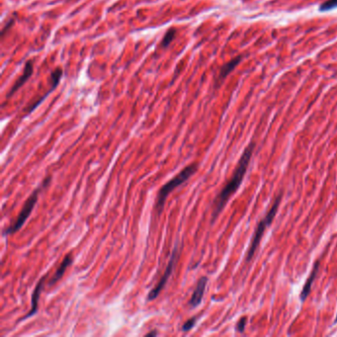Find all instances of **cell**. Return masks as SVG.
Wrapping results in <instances>:
<instances>
[{
  "mask_svg": "<svg viewBox=\"0 0 337 337\" xmlns=\"http://www.w3.org/2000/svg\"><path fill=\"white\" fill-rule=\"evenodd\" d=\"M255 148V143L249 144L243 153L241 154L237 166L233 172V175L232 176L231 180L226 184V186L223 188V190L219 193V195L214 200L213 204V213H212V224L218 219L222 211L226 207L228 201L230 198L238 190L239 186L241 185L243 178L246 174L247 168L249 166L252 154H253V150Z\"/></svg>",
  "mask_w": 337,
  "mask_h": 337,
  "instance_id": "obj_1",
  "label": "cell"
},
{
  "mask_svg": "<svg viewBox=\"0 0 337 337\" xmlns=\"http://www.w3.org/2000/svg\"><path fill=\"white\" fill-rule=\"evenodd\" d=\"M197 168H198V165L196 163H192V164L186 166L176 176H174L171 180L165 183L160 188V190L157 193V198H156V202H155V211L157 212V215H160L163 211L165 201H166L168 195H169L178 186L185 183L192 175H194L195 172L197 171Z\"/></svg>",
  "mask_w": 337,
  "mask_h": 337,
  "instance_id": "obj_2",
  "label": "cell"
},
{
  "mask_svg": "<svg viewBox=\"0 0 337 337\" xmlns=\"http://www.w3.org/2000/svg\"><path fill=\"white\" fill-rule=\"evenodd\" d=\"M281 200H282V193H280L274 200L273 202V205L272 207L270 208V210L268 211V213L267 215L259 222V224L257 225L256 229H255V232L253 233V236H252V239H251V242H250V245L248 247V250H247V254H246V262H249L252 257L254 256L255 254V252L259 246V243L263 237V234H264V232L266 231V229L268 227L271 226V224L273 223L276 215H277V212H278V209H279V206L281 204Z\"/></svg>",
  "mask_w": 337,
  "mask_h": 337,
  "instance_id": "obj_3",
  "label": "cell"
},
{
  "mask_svg": "<svg viewBox=\"0 0 337 337\" xmlns=\"http://www.w3.org/2000/svg\"><path fill=\"white\" fill-rule=\"evenodd\" d=\"M51 183V176L47 177L43 183H42L37 189L34 190V192L30 195V197L27 199V201L25 202L24 204V207L22 208L21 210V212L20 214L18 215V217L16 218L15 222L10 226L8 227L4 232H3V234L4 235H9V234H13L17 232H19L22 227L24 226V224L26 223V221L28 220V218L30 217V215L32 214V211L34 210L37 202H38V198H39V195H40V192L43 190L44 188L48 187V185Z\"/></svg>",
  "mask_w": 337,
  "mask_h": 337,
  "instance_id": "obj_4",
  "label": "cell"
},
{
  "mask_svg": "<svg viewBox=\"0 0 337 337\" xmlns=\"http://www.w3.org/2000/svg\"><path fill=\"white\" fill-rule=\"evenodd\" d=\"M178 243L174 246L172 252H171V255L169 258V261H168V264L166 266V270L164 271V274L162 275V277L160 278V280L158 281V283L156 284V286L148 293L147 295V300L148 301H153L155 300L158 295L161 293V291L163 290V288L165 287L166 283L169 280V278L171 277V274L174 270V267L176 265L177 259H178Z\"/></svg>",
  "mask_w": 337,
  "mask_h": 337,
  "instance_id": "obj_5",
  "label": "cell"
},
{
  "mask_svg": "<svg viewBox=\"0 0 337 337\" xmlns=\"http://www.w3.org/2000/svg\"><path fill=\"white\" fill-rule=\"evenodd\" d=\"M48 275H45L42 277L39 282L37 283L36 287H35V290L32 294V300H31V310L28 312L27 315H25L19 321H22L24 319H27L31 316H33L34 315L37 314L38 310H39V300H40V296H41V293L42 291H43L44 289V285H45V282H46V278H47Z\"/></svg>",
  "mask_w": 337,
  "mask_h": 337,
  "instance_id": "obj_6",
  "label": "cell"
},
{
  "mask_svg": "<svg viewBox=\"0 0 337 337\" xmlns=\"http://www.w3.org/2000/svg\"><path fill=\"white\" fill-rule=\"evenodd\" d=\"M207 283H208V277H206V276H203L198 280L197 286H196V288L192 294V297L189 301V306H191L192 309L197 308L202 303Z\"/></svg>",
  "mask_w": 337,
  "mask_h": 337,
  "instance_id": "obj_7",
  "label": "cell"
},
{
  "mask_svg": "<svg viewBox=\"0 0 337 337\" xmlns=\"http://www.w3.org/2000/svg\"><path fill=\"white\" fill-rule=\"evenodd\" d=\"M73 262V256H72V253H68L64 256L63 260L62 261V263L60 264V266L58 267L56 273L54 274V276L50 279L49 281V286H53L55 285L59 280H61L63 278V276L64 275L65 271L67 270V268L72 264Z\"/></svg>",
  "mask_w": 337,
  "mask_h": 337,
  "instance_id": "obj_8",
  "label": "cell"
},
{
  "mask_svg": "<svg viewBox=\"0 0 337 337\" xmlns=\"http://www.w3.org/2000/svg\"><path fill=\"white\" fill-rule=\"evenodd\" d=\"M318 270H319V261H316L314 265V268L311 272V275L310 277L307 279V282L305 283L304 287H303V290H302V293L300 295V299L302 302H305L306 299L308 298V296L310 295L311 291H312V286L316 278V275L318 273Z\"/></svg>",
  "mask_w": 337,
  "mask_h": 337,
  "instance_id": "obj_9",
  "label": "cell"
},
{
  "mask_svg": "<svg viewBox=\"0 0 337 337\" xmlns=\"http://www.w3.org/2000/svg\"><path fill=\"white\" fill-rule=\"evenodd\" d=\"M32 73H33V63H32V62H27L23 74L16 80V82L12 86L10 92L7 94V97L12 96V94L15 93L23 85V84L29 79V77L32 75Z\"/></svg>",
  "mask_w": 337,
  "mask_h": 337,
  "instance_id": "obj_10",
  "label": "cell"
},
{
  "mask_svg": "<svg viewBox=\"0 0 337 337\" xmlns=\"http://www.w3.org/2000/svg\"><path fill=\"white\" fill-rule=\"evenodd\" d=\"M241 61V58L240 57H237L233 60H232L231 62L227 63L222 68H221V71H220V75H219V78H218V81L219 82H222L236 66L237 64L239 63V62Z\"/></svg>",
  "mask_w": 337,
  "mask_h": 337,
  "instance_id": "obj_11",
  "label": "cell"
},
{
  "mask_svg": "<svg viewBox=\"0 0 337 337\" xmlns=\"http://www.w3.org/2000/svg\"><path fill=\"white\" fill-rule=\"evenodd\" d=\"M337 8V0H326L320 6H319V11L325 12V11H330Z\"/></svg>",
  "mask_w": 337,
  "mask_h": 337,
  "instance_id": "obj_12",
  "label": "cell"
},
{
  "mask_svg": "<svg viewBox=\"0 0 337 337\" xmlns=\"http://www.w3.org/2000/svg\"><path fill=\"white\" fill-rule=\"evenodd\" d=\"M174 37H175V30H174V29L168 30L167 33L165 34L163 40H162V47L166 48V47L169 46Z\"/></svg>",
  "mask_w": 337,
  "mask_h": 337,
  "instance_id": "obj_13",
  "label": "cell"
},
{
  "mask_svg": "<svg viewBox=\"0 0 337 337\" xmlns=\"http://www.w3.org/2000/svg\"><path fill=\"white\" fill-rule=\"evenodd\" d=\"M62 75H63V70H62L61 68H57L56 70L53 71V73H52V81H53V86H52V88H53V89H55V88L57 87V85H58L59 82H60V79H61Z\"/></svg>",
  "mask_w": 337,
  "mask_h": 337,
  "instance_id": "obj_14",
  "label": "cell"
},
{
  "mask_svg": "<svg viewBox=\"0 0 337 337\" xmlns=\"http://www.w3.org/2000/svg\"><path fill=\"white\" fill-rule=\"evenodd\" d=\"M196 320H197V318L196 317H192V318H190V319H188L184 324H183V326H182V331H184V332H187V331H189V330H191L194 326H195V324H196Z\"/></svg>",
  "mask_w": 337,
  "mask_h": 337,
  "instance_id": "obj_15",
  "label": "cell"
},
{
  "mask_svg": "<svg viewBox=\"0 0 337 337\" xmlns=\"http://www.w3.org/2000/svg\"><path fill=\"white\" fill-rule=\"evenodd\" d=\"M245 325H246V317H242L239 319V321L237 322V325H236V330L238 332H243L244 331V328H245Z\"/></svg>",
  "mask_w": 337,
  "mask_h": 337,
  "instance_id": "obj_16",
  "label": "cell"
},
{
  "mask_svg": "<svg viewBox=\"0 0 337 337\" xmlns=\"http://www.w3.org/2000/svg\"><path fill=\"white\" fill-rule=\"evenodd\" d=\"M157 333H158V332H157L156 330H153V331H151V332L147 333V336H153V335H157Z\"/></svg>",
  "mask_w": 337,
  "mask_h": 337,
  "instance_id": "obj_17",
  "label": "cell"
},
{
  "mask_svg": "<svg viewBox=\"0 0 337 337\" xmlns=\"http://www.w3.org/2000/svg\"><path fill=\"white\" fill-rule=\"evenodd\" d=\"M337 322V315H336V317H335V320H334V323Z\"/></svg>",
  "mask_w": 337,
  "mask_h": 337,
  "instance_id": "obj_18",
  "label": "cell"
}]
</instances>
